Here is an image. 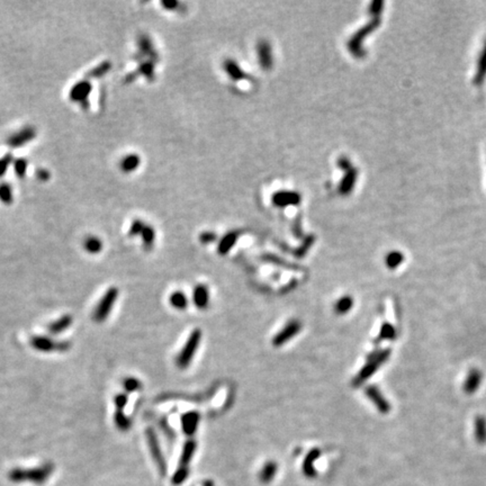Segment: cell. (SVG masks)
Returning a JSON list of instances; mask_svg holds the SVG:
<instances>
[{"label": "cell", "instance_id": "cell-22", "mask_svg": "<svg viewBox=\"0 0 486 486\" xmlns=\"http://www.w3.org/2000/svg\"><path fill=\"white\" fill-rule=\"evenodd\" d=\"M103 241L95 235L87 236L84 241L85 250L90 255H98L103 250Z\"/></svg>", "mask_w": 486, "mask_h": 486}, {"label": "cell", "instance_id": "cell-4", "mask_svg": "<svg viewBox=\"0 0 486 486\" xmlns=\"http://www.w3.org/2000/svg\"><path fill=\"white\" fill-rule=\"evenodd\" d=\"M118 295H120V291L116 287H111L107 292L103 295L102 300L99 301V303L96 306V309L94 311L93 318L97 323H102L106 320L114 307V304L118 299Z\"/></svg>", "mask_w": 486, "mask_h": 486}, {"label": "cell", "instance_id": "cell-16", "mask_svg": "<svg viewBox=\"0 0 486 486\" xmlns=\"http://www.w3.org/2000/svg\"><path fill=\"white\" fill-rule=\"evenodd\" d=\"M72 323H73V318L71 315L69 314L62 315L61 318H59L58 320L54 321V322H51L48 325V331L51 334H53V336H57V334H60L70 328Z\"/></svg>", "mask_w": 486, "mask_h": 486}, {"label": "cell", "instance_id": "cell-39", "mask_svg": "<svg viewBox=\"0 0 486 486\" xmlns=\"http://www.w3.org/2000/svg\"><path fill=\"white\" fill-rule=\"evenodd\" d=\"M144 226H145V223L142 222L141 219H134V221H133L132 224H131L130 232H128V233H130L131 236L140 235L142 230L144 228Z\"/></svg>", "mask_w": 486, "mask_h": 486}, {"label": "cell", "instance_id": "cell-28", "mask_svg": "<svg viewBox=\"0 0 486 486\" xmlns=\"http://www.w3.org/2000/svg\"><path fill=\"white\" fill-rule=\"evenodd\" d=\"M140 235L142 237V241H143V246H144L145 249H151V248H152V246H153L154 239H155L154 228L151 227L150 225H148V224H145V226H144L143 230H142Z\"/></svg>", "mask_w": 486, "mask_h": 486}, {"label": "cell", "instance_id": "cell-8", "mask_svg": "<svg viewBox=\"0 0 486 486\" xmlns=\"http://www.w3.org/2000/svg\"><path fill=\"white\" fill-rule=\"evenodd\" d=\"M91 90H93V86H91L88 79L80 80L71 87L70 91H69V98L73 103L81 104L88 100V96L90 95Z\"/></svg>", "mask_w": 486, "mask_h": 486}, {"label": "cell", "instance_id": "cell-19", "mask_svg": "<svg viewBox=\"0 0 486 486\" xmlns=\"http://www.w3.org/2000/svg\"><path fill=\"white\" fill-rule=\"evenodd\" d=\"M141 163V159L137 154H128L126 157H124L121 161L120 167L122 169L123 172L130 173L132 171L136 170L139 168Z\"/></svg>", "mask_w": 486, "mask_h": 486}, {"label": "cell", "instance_id": "cell-34", "mask_svg": "<svg viewBox=\"0 0 486 486\" xmlns=\"http://www.w3.org/2000/svg\"><path fill=\"white\" fill-rule=\"evenodd\" d=\"M395 336H396L395 330H394L392 325L388 323H385L382 327V330H380L379 340H392V339L395 338Z\"/></svg>", "mask_w": 486, "mask_h": 486}, {"label": "cell", "instance_id": "cell-27", "mask_svg": "<svg viewBox=\"0 0 486 486\" xmlns=\"http://www.w3.org/2000/svg\"><path fill=\"white\" fill-rule=\"evenodd\" d=\"M14 194H13V187L11 183L2 182L0 183V201L5 205L13 204Z\"/></svg>", "mask_w": 486, "mask_h": 486}, {"label": "cell", "instance_id": "cell-40", "mask_svg": "<svg viewBox=\"0 0 486 486\" xmlns=\"http://www.w3.org/2000/svg\"><path fill=\"white\" fill-rule=\"evenodd\" d=\"M275 471H276V465H275L274 462H269V464L265 466L263 473H261V476H263L264 479H270L274 476Z\"/></svg>", "mask_w": 486, "mask_h": 486}, {"label": "cell", "instance_id": "cell-41", "mask_svg": "<svg viewBox=\"0 0 486 486\" xmlns=\"http://www.w3.org/2000/svg\"><path fill=\"white\" fill-rule=\"evenodd\" d=\"M36 177H38L41 181H48L50 179V177H51V173H50V171L47 170V169L41 168L36 171Z\"/></svg>", "mask_w": 486, "mask_h": 486}, {"label": "cell", "instance_id": "cell-13", "mask_svg": "<svg viewBox=\"0 0 486 486\" xmlns=\"http://www.w3.org/2000/svg\"><path fill=\"white\" fill-rule=\"evenodd\" d=\"M199 422V414L195 411L187 412L181 416L182 430L186 435H192L197 430Z\"/></svg>", "mask_w": 486, "mask_h": 486}, {"label": "cell", "instance_id": "cell-38", "mask_svg": "<svg viewBox=\"0 0 486 486\" xmlns=\"http://www.w3.org/2000/svg\"><path fill=\"white\" fill-rule=\"evenodd\" d=\"M128 401V396L126 393H120L114 397V404H115L117 411H123L124 407L126 406Z\"/></svg>", "mask_w": 486, "mask_h": 486}, {"label": "cell", "instance_id": "cell-7", "mask_svg": "<svg viewBox=\"0 0 486 486\" xmlns=\"http://www.w3.org/2000/svg\"><path fill=\"white\" fill-rule=\"evenodd\" d=\"M302 324L300 321L292 320L279 331L273 339V345L275 347H282L287 343L293 338L300 333Z\"/></svg>", "mask_w": 486, "mask_h": 486}, {"label": "cell", "instance_id": "cell-25", "mask_svg": "<svg viewBox=\"0 0 486 486\" xmlns=\"http://www.w3.org/2000/svg\"><path fill=\"white\" fill-rule=\"evenodd\" d=\"M352 306H354V300L350 296H342L341 299H339L334 306V310H336V313L339 315H343L349 312Z\"/></svg>", "mask_w": 486, "mask_h": 486}, {"label": "cell", "instance_id": "cell-18", "mask_svg": "<svg viewBox=\"0 0 486 486\" xmlns=\"http://www.w3.org/2000/svg\"><path fill=\"white\" fill-rule=\"evenodd\" d=\"M237 237H239V233L234 232V231L227 233L226 235H224L223 239L221 240V242L218 243V248H217L218 254L222 255V256L227 255L228 251H230L232 248L234 247Z\"/></svg>", "mask_w": 486, "mask_h": 486}, {"label": "cell", "instance_id": "cell-11", "mask_svg": "<svg viewBox=\"0 0 486 486\" xmlns=\"http://www.w3.org/2000/svg\"><path fill=\"white\" fill-rule=\"evenodd\" d=\"M366 395L370 398V401L374 403L375 406L382 412V413H387V412L391 410V406H389L388 401L385 400V397L383 396V394L380 393L379 389L376 386H368L366 388Z\"/></svg>", "mask_w": 486, "mask_h": 486}, {"label": "cell", "instance_id": "cell-1", "mask_svg": "<svg viewBox=\"0 0 486 486\" xmlns=\"http://www.w3.org/2000/svg\"><path fill=\"white\" fill-rule=\"evenodd\" d=\"M56 470V466L52 462H45V464L32 467V468H16L12 469L8 473V479L13 483H32L36 485H42L51 477V475Z\"/></svg>", "mask_w": 486, "mask_h": 486}, {"label": "cell", "instance_id": "cell-26", "mask_svg": "<svg viewBox=\"0 0 486 486\" xmlns=\"http://www.w3.org/2000/svg\"><path fill=\"white\" fill-rule=\"evenodd\" d=\"M114 422H115L116 428L121 431H127L131 429L132 421L126 414L123 413V411H116L114 414Z\"/></svg>", "mask_w": 486, "mask_h": 486}, {"label": "cell", "instance_id": "cell-15", "mask_svg": "<svg viewBox=\"0 0 486 486\" xmlns=\"http://www.w3.org/2000/svg\"><path fill=\"white\" fill-rule=\"evenodd\" d=\"M483 375L478 369H471L464 382V391L467 394H473L477 391L480 383H482Z\"/></svg>", "mask_w": 486, "mask_h": 486}, {"label": "cell", "instance_id": "cell-5", "mask_svg": "<svg viewBox=\"0 0 486 486\" xmlns=\"http://www.w3.org/2000/svg\"><path fill=\"white\" fill-rule=\"evenodd\" d=\"M389 356V350H383V351H377L375 354L370 355L368 357V361L367 364L363 367V369L359 371V374L357 375V377L354 380L355 385H360L363 384L365 380L368 379L371 375L375 374V371L379 368V366H382L385 361L387 360Z\"/></svg>", "mask_w": 486, "mask_h": 486}, {"label": "cell", "instance_id": "cell-2", "mask_svg": "<svg viewBox=\"0 0 486 486\" xmlns=\"http://www.w3.org/2000/svg\"><path fill=\"white\" fill-rule=\"evenodd\" d=\"M31 347L40 352H66L71 348V343L69 341H57L50 337L44 336H34L31 338Z\"/></svg>", "mask_w": 486, "mask_h": 486}, {"label": "cell", "instance_id": "cell-29", "mask_svg": "<svg viewBox=\"0 0 486 486\" xmlns=\"http://www.w3.org/2000/svg\"><path fill=\"white\" fill-rule=\"evenodd\" d=\"M135 72L137 73V76L142 75L149 80L154 79V62L146 61V62L141 63L139 69H137Z\"/></svg>", "mask_w": 486, "mask_h": 486}, {"label": "cell", "instance_id": "cell-42", "mask_svg": "<svg viewBox=\"0 0 486 486\" xmlns=\"http://www.w3.org/2000/svg\"><path fill=\"white\" fill-rule=\"evenodd\" d=\"M215 240H216V235L212 232H204L203 234L200 235V241L203 242L204 245H207V243H210Z\"/></svg>", "mask_w": 486, "mask_h": 486}, {"label": "cell", "instance_id": "cell-10", "mask_svg": "<svg viewBox=\"0 0 486 486\" xmlns=\"http://www.w3.org/2000/svg\"><path fill=\"white\" fill-rule=\"evenodd\" d=\"M273 203L279 207L299 205L301 203V195L295 191H278L273 196Z\"/></svg>", "mask_w": 486, "mask_h": 486}, {"label": "cell", "instance_id": "cell-20", "mask_svg": "<svg viewBox=\"0 0 486 486\" xmlns=\"http://www.w3.org/2000/svg\"><path fill=\"white\" fill-rule=\"evenodd\" d=\"M111 69H112V62L104 61L87 72L86 79H98V78H102L105 75H107V73L111 71Z\"/></svg>", "mask_w": 486, "mask_h": 486}, {"label": "cell", "instance_id": "cell-24", "mask_svg": "<svg viewBox=\"0 0 486 486\" xmlns=\"http://www.w3.org/2000/svg\"><path fill=\"white\" fill-rule=\"evenodd\" d=\"M475 437L479 443L486 442V419L483 415L475 419Z\"/></svg>", "mask_w": 486, "mask_h": 486}, {"label": "cell", "instance_id": "cell-30", "mask_svg": "<svg viewBox=\"0 0 486 486\" xmlns=\"http://www.w3.org/2000/svg\"><path fill=\"white\" fill-rule=\"evenodd\" d=\"M14 171H15V175L18 178H24L27 171V167H29V161L24 158H18L15 159L13 162Z\"/></svg>", "mask_w": 486, "mask_h": 486}, {"label": "cell", "instance_id": "cell-14", "mask_svg": "<svg viewBox=\"0 0 486 486\" xmlns=\"http://www.w3.org/2000/svg\"><path fill=\"white\" fill-rule=\"evenodd\" d=\"M192 301L199 310H205L209 303V292L205 285H197L192 293Z\"/></svg>", "mask_w": 486, "mask_h": 486}, {"label": "cell", "instance_id": "cell-32", "mask_svg": "<svg viewBox=\"0 0 486 486\" xmlns=\"http://www.w3.org/2000/svg\"><path fill=\"white\" fill-rule=\"evenodd\" d=\"M123 387L126 393H133L140 391L142 387L141 382L135 377H126L123 380Z\"/></svg>", "mask_w": 486, "mask_h": 486}, {"label": "cell", "instance_id": "cell-37", "mask_svg": "<svg viewBox=\"0 0 486 486\" xmlns=\"http://www.w3.org/2000/svg\"><path fill=\"white\" fill-rule=\"evenodd\" d=\"M354 182H355V172L351 171L345 177V180H343V182L341 183L340 191L343 192V194H347V192L351 189Z\"/></svg>", "mask_w": 486, "mask_h": 486}, {"label": "cell", "instance_id": "cell-6", "mask_svg": "<svg viewBox=\"0 0 486 486\" xmlns=\"http://www.w3.org/2000/svg\"><path fill=\"white\" fill-rule=\"evenodd\" d=\"M36 134H38V131L34 126L27 125L21 128L20 131H17L12 134L7 139V145L11 146L13 149H18L22 148V146L26 145L27 143H30L31 141H33Z\"/></svg>", "mask_w": 486, "mask_h": 486}, {"label": "cell", "instance_id": "cell-44", "mask_svg": "<svg viewBox=\"0 0 486 486\" xmlns=\"http://www.w3.org/2000/svg\"><path fill=\"white\" fill-rule=\"evenodd\" d=\"M162 5L167 9H170V8L175 9V7H177L179 4H178L177 2H162Z\"/></svg>", "mask_w": 486, "mask_h": 486}, {"label": "cell", "instance_id": "cell-23", "mask_svg": "<svg viewBox=\"0 0 486 486\" xmlns=\"http://www.w3.org/2000/svg\"><path fill=\"white\" fill-rule=\"evenodd\" d=\"M169 303H170L173 309L183 311L187 309L188 300L187 296L182 292H175L169 297Z\"/></svg>", "mask_w": 486, "mask_h": 486}, {"label": "cell", "instance_id": "cell-36", "mask_svg": "<svg viewBox=\"0 0 486 486\" xmlns=\"http://www.w3.org/2000/svg\"><path fill=\"white\" fill-rule=\"evenodd\" d=\"M402 260H403V256L401 254H398V252H393V254L386 257V265L392 269L396 268L401 265Z\"/></svg>", "mask_w": 486, "mask_h": 486}, {"label": "cell", "instance_id": "cell-17", "mask_svg": "<svg viewBox=\"0 0 486 486\" xmlns=\"http://www.w3.org/2000/svg\"><path fill=\"white\" fill-rule=\"evenodd\" d=\"M137 44H139L140 52H139V56L135 57L136 60H139L141 57H144V56H150L151 58H154V59L158 58L157 53H155L153 49V45L151 43V40L149 39L148 35L145 34L140 35L139 39H137Z\"/></svg>", "mask_w": 486, "mask_h": 486}, {"label": "cell", "instance_id": "cell-3", "mask_svg": "<svg viewBox=\"0 0 486 486\" xmlns=\"http://www.w3.org/2000/svg\"><path fill=\"white\" fill-rule=\"evenodd\" d=\"M201 340V332L200 330L196 329L190 333L189 338L186 342V345L183 346V348L180 351V354L177 357V366L179 367L180 369H185L188 366L190 365L192 358L196 354L197 348L199 347V343Z\"/></svg>", "mask_w": 486, "mask_h": 486}, {"label": "cell", "instance_id": "cell-31", "mask_svg": "<svg viewBox=\"0 0 486 486\" xmlns=\"http://www.w3.org/2000/svg\"><path fill=\"white\" fill-rule=\"evenodd\" d=\"M196 449V442L194 440H188L186 442L185 447H183V451L181 455V464L186 465L190 461L192 455H194V451Z\"/></svg>", "mask_w": 486, "mask_h": 486}, {"label": "cell", "instance_id": "cell-21", "mask_svg": "<svg viewBox=\"0 0 486 486\" xmlns=\"http://www.w3.org/2000/svg\"><path fill=\"white\" fill-rule=\"evenodd\" d=\"M224 69H225L227 75L230 76L233 80H242L247 78L245 71L242 70V69L239 67V64H237L235 61L226 60L224 62Z\"/></svg>", "mask_w": 486, "mask_h": 486}, {"label": "cell", "instance_id": "cell-43", "mask_svg": "<svg viewBox=\"0 0 486 486\" xmlns=\"http://www.w3.org/2000/svg\"><path fill=\"white\" fill-rule=\"evenodd\" d=\"M136 78H137V73L135 71H133L131 73H128L124 80H125V82H127V84H130V82L134 81V79H136Z\"/></svg>", "mask_w": 486, "mask_h": 486}, {"label": "cell", "instance_id": "cell-9", "mask_svg": "<svg viewBox=\"0 0 486 486\" xmlns=\"http://www.w3.org/2000/svg\"><path fill=\"white\" fill-rule=\"evenodd\" d=\"M145 434H146V439H148V444H149L151 455H152L155 464H157V466L159 467L160 471H161L162 474H164V473H166V462H164L163 455H162L161 450H160V446H159V441H158L157 435H155L154 431L152 429L146 430Z\"/></svg>", "mask_w": 486, "mask_h": 486}, {"label": "cell", "instance_id": "cell-33", "mask_svg": "<svg viewBox=\"0 0 486 486\" xmlns=\"http://www.w3.org/2000/svg\"><path fill=\"white\" fill-rule=\"evenodd\" d=\"M320 455V451H319V449H313L309 455L306 456L305 458V461H304V470H305V473L307 474H314V469H313V461L316 460V458L319 457Z\"/></svg>", "mask_w": 486, "mask_h": 486}, {"label": "cell", "instance_id": "cell-12", "mask_svg": "<svg viewBox=\"0 0 486 486\" xmlns=\"http://www.w3.org/2000/svg\"><path fill=\"white\" fill-rule=\"evenodd\" d=\"M258 58L260 66L266 70H268L273 67V54H272V47H270L267 41H260L258 43Z\"/></svg>", "mask_w": 486, "mask_h": 486}, {"label": "cell", "instance_id": "cell-35", "mask_svg": "<svg viewBox=\"0 0 486 486\" xmlns=\"http://www.w3.org/2000/svg\"><path fill=\"white\" fill-rule=\"evenodd\" d=\"M14 162V157L12 153L5 154L4 157L0 158V177L6 175L8 168Z\"/></svg>", "mask_w": 486, "mask_h": 486}]
</instances>
